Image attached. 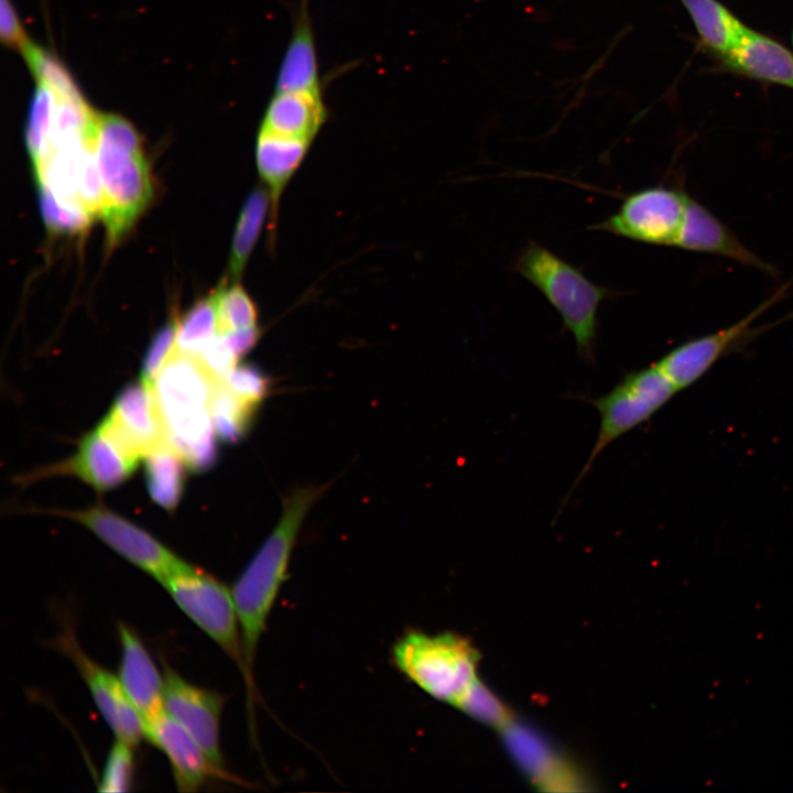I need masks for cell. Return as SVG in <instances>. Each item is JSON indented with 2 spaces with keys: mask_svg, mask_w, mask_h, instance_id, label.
Segmentation results:
<instances>
[{
  "mask_svg": "<svg viewBox=\"0 0 793 793\" xmlns=\"http://www.w3.org/2000/svg\"><path fill=\"white\" fill-rule=\"evenodd\" d=\"M40 207L46 227L56 233H82L94 219L84 207L61 200L43 185H40Z\"/></svg>",
  "mask_w": 793,
  "mask_h": 793,
  "instance_id": "f1b7e54d",
  "label": "cell"
},
{
  "mask_svg": "<svg viewBox=\"0 0 793 793\" xmlns=\"http://www.w3.org/2000/svg\"><path fill=\"white\" fill-rule=\"evenodd\" d=\"M159 583L180 609L235 663L247 687L248 671L231 589L183 560Z\"/></svg>",
  "mask_w": 793,
  "mask_h": 793,
  "instance_id": "8992f818",
  "label": "cell"
},
{
  "mask_svg": "<svg viewBox=\"0 0 793 793\" xmlns=\"http://www.w3.org/2000/svg\"><path fill=\"white\" fill-rule=\"evenodd\" d=\"M54 645L75 664L116 738L133 747L138 746L145 738L144 721L127 695L119 676L85 654L69 628L57 637Z\"/></svg>",
  "mask_w": 793,
  "mask_h": 793,
  "instance_id": "30bf717a",
  "label": "cell"
},
{
  "mask_svg": "<svg viewBox=\"0 0 793 793\" xmlns=\"http://www.w3.org/2000/svg\"><path fill=\"white\" fill-rule=\"evenodd\" d=\"M791 282L737 323L713 334L687 340L671 349L655 365L677 391L700 379L723 356L746 344L756 334L753 323L781 300Z\"/></svg>",
  "mask_w": 793,
  "mask_h": 793,
  "instance_id": "9c48e42d",
  "label": "cell"
},
{
  "mask_svg": "<svg viewBox=\"0 0 793 793\" xmlns=\"http://www.w3.org/2000/svg\"><path fill=\"white\" fill-rule=\"evenodd\" d=\"M511 270L534 285L558 312L579 357L595 362L598 309L605 298L616 293L595 284L580 269L533 240L515 254Z\"/></svg>",
  "mask_w": 793,
  "mask_h": 793,
  "instance_id": "277c9868",
  "label": "cell"
},
{
  "mask_svg": "<svg viewBox=\"0 0 793 793\" xmlns=\"http://www.w3.org/2000/svg\"><path fill=\"white\" fill-rule=\"evenodd\" d=\"M675 248L725 257L769 275L776 274L773 265L747 248L724 222L692 197Z\"/></svg>",
  "mask_w": 793,
  "mask_h": 793,
  "instance_id": "2e32d148",
  "label": "cell"
},
{
  "mask_svg": "<svg viewBox=\"0 0 793 793\" xmlns=\"http://www.w3.org/2000/svg\"><path fill=\"white\" fill-rule=\"evenodd\" d=\"M312 142L276 135L259 130L256 162L270 195V240L275 239L278 211L282 193L300 167Z\"/></svg>",
  "mask_w": 793,
  "mask_h": 793,
  "instance_id": "ffe728a7",
  "label": "cell"
},
{
  "mask_svg": "<svg viewBox=\"0 0 793 793\" xmlns=\"http://www.w3.org/2000/svg\"><path fill=\"white\" fill-rule=\"evenodd\" d=\"M162 666L164 709L193 737L215 765L225 769L219 734L226 696L189 683L165 660H162Z\"/></svg>",
  "mask_w": 793,
  "mask_h": 793,
  "instance_id": "8fae6325",
  "label": "cell"
},
{
  "mask_svg": "<svg viewBox=\"0 0 793 793\" xmlns=\"http://www.w3.org/2000/svg\"><path fill=\"white\" fill-rule=\"evenodd\" d=\"M144 737L167 757L180 792H196L211 779L241 783L237 776L215 765L165 709L144 721Z\"/></svg>",
  "mask_w": 793,
  "mask_h": 793,
  "instance_id": "5bb4252c",
  "label": "cell"
},
{
  "mask_svg": "<svg viewBox=\"0 0 793 793\" xmlns=\"http://www.w3.org/2000/svg\"><path fill=\"white\" fill-rule=\"evenodd\" d=\"M99 425L137 460L166 443L153 391L142 381L127 385L117 395Z\"/></svg>",
  "mask_w": 793,
  "mask_h": 793,
  "instance_id": "4fadbf2b",
  "label": "cell"
},
{
  "mask_svg": "<svg viewBox=\"0 0 793 793\" xmlns=\"http://www.w3.org/2000/svg\"><path fill=\"white\" fill-rule=\"evenodd\" d=\"M95 155L102 187L100 218L110 248L123 238L150 203V167L138 131L116 115L98 116Z\"/></svg>",
  "mask_w": 793,
  "mask_h": 793,
  "instance_id": "3957f363",
  "label": "cell"
},
{
  "mask_svg": "<svg viewBox=\"0 0 793 793\" xmlns=\"http://www.w3.org/2000/svg\"><path fill=\"white\" fill-rule=\"evenodd\" d=\"M322 88L313 90H274L260 130L313 142L327 120Z\"/></svg>",
  "mask_w": 793,
  "mask_h": 793,
  "instance_id": "ac0fdd59",
  "label": "cell"
},
{
  "mask_svg": "<svg viewBox=\"0 0 793 793\" xmlns=\"http://www.w3.org/2000/svg\"><path fill=\"white\" fill-rule=\"evenodd\" d=\"M225 383L237 397L256 406L265 397L268 390L263 373L248 365L236 366Z\"/></svg>",
  "mask_w": 793,
  "mask_h": 793,
  "instance_id": "e575fe53",
  "label": "cell"
},
{
  "mask_svg": "<svg viewBox=\"0 0 793 793\" xmlns=\"http://www.w3.org/2000/svg\"><path fill=\"white\" fill-rule=\"evenodd\" d=\"M61 514L88 528L116 553L157 582L182 561L145 530L104 507Z\"/></svg>",
  "mask_w": 793,
  "mask_h": 793,
  "instance_id": "7c38bea8",
  "label": "cell"
},
{
  "mask_svg": "<svg viewBox=\"0 0 793 793\" xmlns=\"http://www.w3.org/2000/svg\"><path fill=\"white\" fill-rule=\"evenodd\" d=\"M177 321L165 324L153 337L143 359L141 381L152 390L155 378L175 349Z\"/></svg>",
  "mask_w": 793,
  "mask_h": 793,
  "instance_id": "d6a6232c",
  "label": "cell"
},
{
  "mask_svg": "<svg viewBox=\"0 0 793 793\" xmlns=\"http://www.w3.org/2000/svg\"><path fill=\"white\" fill-rule=\"evenodd\" d=\"M134 769L133 746L116 738L99 781V792H127L131 789Z\"/></svg>",
  "mask_w": 793,
  "mask_h": 793,
  "instance_id": "4dcf8cb0",
  "label": "cell"
},
{
  "mask_svg": "<svg viewBox=\"0 0 793 793\" xmlns=\"http://www.w3.org/2000/svg\"><path fill=\"white\" fill-rule=\"evenodd\" d=\"M21 51L37 82L47 85L55 96L83 97L67 70L47 52L29 41Z\"/></svg>",
  "mask_w": 793,
  "mask_h": 793,
  "instance_id": "f546056e",
  "label": "cell"
},
{
  "mask_svg": "<svg viewBox=\"0 0 793 793\" xmlns=\"http://www.w3.org/2000/svg\"><path fill=\"white\" fill-rule=\"evenodd\" d=\"M271 207L269 192L257 187L248 196L235 230L229 260L230 278L237 280L256 246Z\"/></svg>",
  "mask_w": 793,
  "mask_h": 793,
  "instance_id": "cb8c5ba5",
  "label": "cell"
},
{
  "mask_svg": "<svg viewBox=\"0 0 793 793\" xmlns=\"http://www.w3.org/2000/svg\"><path fill=\"white\" fill-rule=\"evenodd\" d=\"M256 405L237 397L225 383L217 382L210 401L216 434L226 442L240 439L251 422Z\"/></svg>",
  "mask_w": 793,
  "mask_h": 793,
  "instance_id": "d4e9b609",
  "label": "cell"
},
{
  "mask_svg": "<svg viewBox=\"0 0 793 793\" xmlns=\"http://www.w3.org/2000/svg\"><path fill=\"white\" fill-rule=\"evenodd\" d=\"M677 392L655 363L627 372L599 398L586 399L599 413V430L590 454L562 506L590 471L597 457L615 441L651 419Z\"/></svg>",
  "mask_w": 793,
  "mask_h": 793,
  "instance_id": "52a82bcc",
  "label": "cell"
},
{
  "mask_svg": "<svg viewBox=\"0 0 793 793\" xmlns=\"http://www.w3.org/2000/svg\"><path fill=\"white\" fill-rule=\"evenodd\" d=\"M144 460L151 499L163 509L173 511L184 490L185 461L167 443L150 452Z\"/></svg>",
  "mask_w": 793,
  "mask_h": 793,
  "instance_id": "603a6c76",
  "label": "cell"
},
{
  "mask_svg": "<svg viewBox=\"0 0 793 793\" xmlns=\"http://www.w3.org/2000/svg\"><path fill=\"white\" fill-rule=\"evenodd\" d=\"M0 36L4 44L20 50H22L28 42L10 0H0Z\"/></svg>",
  "mask_w": 793,
  "mask_h": 793,
  "instance_id": "d590c367",
  "label": "cell"
},
{
  "mask_svg": "<svg viewBox=\"0 0 793 793\" xmlns=\"http://www.w3.org/2000/svg\"><path fill=\"white\" fill-rule=\"evenodd\" d=\"M217 333V307L215 293L199 300L181 321H177L175 349L197 355Z\"/></svg>",
  "mask_w": 793,
  "mask_h": 793,
  "instance_id": "4316f807",
  "label": "cell"
},
{
  "mask_svg": "<svg viewBox=\"0 0 793 793\" xmlns=\"http://www.w3.org/2000/svg\"><path fill=\"white\" fill-rule=\"evenodd\" d=\"M694 22L702 43L723 57L738 43L743 25L717 0H681Z\"/></svg>",
  "mask_w": 793,
  "mask_h": 793,
  "instance_id": "7402d4cb",
  "label": "cell"
},
{
  "mask_svg": "<svg viewBox=\"0 0 793 793\" xmlns=\"http://www.w3.org/2000/svg\"><path fill=\"white\" fill-rule=\"evenodd\" d=\"M324 487H303L292 491L283 502L282 515L232 585L245 661L248 671L249 716L257 702L254 664L260 639L280 589L286 578L291 554L304 518L323 493Z\"/></svg>",
  "mask_w": 793,
  "mask_h": 793,
  "instance_id": "6da1fadb",
  "label": "cell"
},
{
  "mask_svg": "<svg viewBox=\"0 0 793 793\" xmlns=\"http://www.w3.org/2000/svg\"><path fill=\"white\" fill-rule=\"evenodd\" d=\"M208 373L218 382L226 381L236 368L238 357L235 355L226 338L216 334L195 355Z\"/></svg>",
  "mask_w": 793,
  "mask_h": 793,
  "instance_id": "836d02e7",
  "label": "cell"
},
{
  "mask_svg": "<svg viewBox=\"0 0 793 793\" xmlns=\"http://www.w3.org/2000/svg\"><path fill=\"white\" fill-rule=\"evenodd\" d=\"M274 88V90H313L322 88L308 0H301L291 40L282 58Z\"/></svg>",
  "mask_w": 793,
  "mask_h": 793,
  "instance_id": "44dd1931",
  "label": "cell"
},
{
  "mask_svg": "<svg viewBox=\"0 0 793 793\" xmlns=\"http://www.w3.org/2000/svg\"><path fill=\"white\" fill-rule=\"evenodd\" d=\"M395 667L431 697L453 706L478 680V653L456 633L409 630L391 650Z\"/></svg>",
  "mask_w": 793,
  "mask_h": 793,
  "instance_id": "5b68a950",
  "label": "cell"
},
{
  "mask_svg": "<svg viewBox=\"0 0 793 793\" xmlns=\"http://www.w3.org/2000/svg\"><path fill=\"white\" fill-rule=\"evenodd\" d=\"M215 296L218 334L226 335L258 326L256 305L241 285L220 287Z\"/></svg>",
  "mask_w": 793,
  "mask_h": 793,
  "instance_id": "83f0119b",
  "label": "cell"
},
{
  "mask_svg": "<svg viewBox=\"0 0 793 793\" xmlns=\"http://www.w3.org/2000/svg\"><path fill=\"white\" fill-rule=\"evenodd\" d=\"M138 461L98 425L80 441L76 455L53 470L75 475L96 490L105 491L127 480Z\"/></svg>",
  "mask_w": 793,
  "mask_h": 793,
  "instance_id": "9a60e30c",
  "label": "cell"
},
{
  "mask_svg": "<svg viewBox=\"0 0 793 793\" xmlns=\"http://www.w3.org/2000/svg\"><path fill=\"white\" fill-rule=\"evenodd\" d=\"M456 707L469 716L495 727L506 728L510 725L508 709L479 680L456 704Z\"/></svg>",
  "mask_w": 793,
  "mask_h": 793,
  "instance_id": "1f68e13d",
  "label": "cell"
},
{
  "mask_svg": "<svg viewBox=\"0 0 793 793\" xmlns=\"http://www.w3.org/2000/svg\"><path fill=\"white\" fill-rule=\"evenodd\" d=\"M691 196L665 185L626 196L618 210L593 228L648 245L676 247Z\"/></svg>",
  "mask_w": 793,
  "mask_h": 793,
  "instance_id": "ba28073f",
  "label": "cell"
},
{
  "mask_svg": "<svg viewBox=\"0 0 793 793\" xmlns=\"http://www.w3.org/2000/svg\"><path fill=\"white\" fill-rule=\"evenodd\" d=\"M731 72L793 88V56L780 43L746 26L734 48L720 57Z\"/></svg>",
  "mask_w": 793,
  "mask_h": 793,
  "instance_id": "d6986e66",
  "label": "cell"
},
{
  "mask_svg": "<svg viewBox=\"0 0 793 793\" xmlns=\"http://www.w3.org/2000/svg\"><path fill=\"white\" fill-rule=\"evenodd\" d=\"M217 382L196 356L174 349L152 388L166 443L194 470L209 468L217 456L210 413Z\"/></svg>",
  "mask_w": 793,
  "mask_h": 793,
  "instance_id": "7a4b0ae2",
  "label": "cell"
},
{
  "mask_svg": "<svg viewBox=\"0 0 793 793\" xmlns=\"http://www.w3.org/2000/svg\"><path fill=\"white\" fill-rule=\"evenodd\" d=\"M227 343L229 344L230 348L235 352V355L238 357H242L246 355L257 343L260 330L257 327L237 330L233 333H229L226 335H222Z\"/></svg>",
  "mask_w": 793,
  "mask_h": 793,
  "instance_id": "8d00e7d4",
  "label": "cell"
},
{
  "mask_svg": "<svg viewBox=\"0 0 793 793\" xmlns=\"http://www.w3.org/2000/svg\"><path fill=\"white\" fill-rule=\"evenodd\" d=\"M121 647L119 678L143 721L164 709V678L144 644L124 622H118Z\"/></svg>",
  "mask_w": 793,
  "mask_h": 793,
  "instance_id": "e0dca14e",
  "label": "cell"
},
{
  "mask_svg": "<svg viewBox=\"0 0 793 793\" xmlns=\"http://www.w3.org/2000/svg\"><path fill=\"white\" fill-rule=\"evenodd\" d=\"M55 106V95L45 84L37 82L31 101L25 141L35 174L40 171L50 149V133Z\"/></svg>",
  "mask_w": 793,
  "mask_h": 793,
  "instance_id": "484cf974",
  "label": "cell"
}]
</instances>
